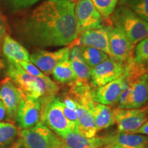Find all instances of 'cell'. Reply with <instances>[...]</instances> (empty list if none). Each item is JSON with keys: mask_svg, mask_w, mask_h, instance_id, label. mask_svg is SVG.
Segmentation results:
<instances>
[{"mask_svg": "<svg viewBox=\"0 0 148 148\" xmlns=\"http://www.w3.org/2000/svg\"><path fill=\"white\" fill-rule=\"evenodd\" d=\"M74 10L71 0H46L18 22L16 32L33 46L69 45L79 35Z\"/></svg>", "mask_w": 148, "mask_h": 148, "instance_id": "obj_1", "label": "cell"}, {"mask_svg": "<svg viewBox=\"0 0 148 148\" xmlns=\"http://www.w3.org/2000/svg\"><path fill=\"white\" fill-rule=\"evenodd\" d=\"M6 73L8 77L25 95L35 99L54 96L59 90L58 85L47 75L45 77L33 76L16 62L8 60Z\"/></svg>", "mask_w": 148, "mask_h": 148, "instance_id": "obj_2", "label": "cell"}, {"mask_svg": "<svg viewBox=\"0 0 148 148\" xmlns=\"http://www.w3.org/2000/svg\"><path fill=\"white\" fill-rule=\"evenodd\" d=\"M111 21L134 45L148 37V22L126 7L119 5L111 15Z\"/></svg>", "mask_w": 148, "mask_h": 148, "instance_id": "obj_3", "label": "cell"}, {"mask_svg": "<svg viewBox=\"0 0 148 148\" xmlns=\"http://www.w3.org/2000/svg\"><path fill=\"white\" fill-rule=\"evenodd\" d=\"M40 122L58 136L68 131L75 130V125L64 116L62 101L56 95L42 99Z\"/></svg>", "mask_w": 148, "mask_h": 148, "instance_id": "obj_4", "label": "cell"}, {"mask_svg": "<svg viewBox=\"0 0 148 148\" xmlns=\"http://www.w3.org/2000/svg\"><path fill=\"white\" fill-rule=\"evenodd\" d=\"M58 136L40 122L32 127L20 130L15 148H53Z\"/></svg>", "mask_w": 148, "mask_h": 148, "instance_id": "obj_5", "label": "cell"}, {"mask_svg": "<svg viewBox=\"0 0 148 148\" xmlns=\"http://www.w3.org/2000/svg\"><path fill=\"white\" fill-rule=\"evenodd\" d=\"M125 62L109 58L91 69L90 84L92 88H99L116 78L123 76Z\"/></svg>", "mask_w": 148, "mask_h": 148, "instance_id": "obj_6", "label": "cell"}, {"mask_svg": "<svg viewBox=\"0 0 148 148\" xmlns=\"http://www.w3.org/2000/svg\"><path fill=\"white\" fill-rule=\"evenodd\" d=\"M74 11L79 34L103 27L102 16L90 0H77Z\"/></svg>", "mask_w": 148, "mask_h": 148, "instance_id": "obj_7", "label": "cell"}, {"mask_svg": "<svg viewBox=\"0 0 148 148\" xmlns=\"http://www.w3.org/2000/svg\"><path fill=\"white\" fill-rule=\"evenodd\" d=\"M130 86L129 97L122 108L136 109L148 103V71L140 75H123Z\"/></svg>", "mask_w": 148, "mask_h": 148, "instance_id": "obj_8", "label": "cell"}, {"mask_svg": "<svg viewBox=\"0 0 148 148\" xmlns=\"http://www.w3.org/2000/svg\"><path fill=\"white\" fill-rule=\"evenodd\" d=\"M147 108L113 110L114 123L120 132L135 133L147 121Z\"/></svg>", "mask_w": 148, "mask_h": 148, "instance_id": "obj_9", "label": "cell"}, {"mask_svg": "<svg viewBox=\"0 0 148 148\" xmlns=\"http://www.w3.org/2000/svg\"><path fill=\"white\" fill-rule=\"evenodd\" d=\"M42 99L25 95L18 107L15 122L21 130L32 127L40 122Z\"/></svg>", "mask_w": 148, "mask_h": 148, "instance_id": "obj_10", "label": "cell"}, {"mask_svg": "<svg viewBox=\"0 0 148 148\" xmlns=\"http://www.w3.org/2000/svg\"><path fill=\"white\" fill-rule=\"evenodd\" d=\"M25 95L9 77L0 83V100L4 105L9 120L15 121L18 107Z\"/></svg>", "mask_w": 148, "mask_h": 148, "instance_id": "obj_11", "label": "cell"}, {"mask_svg": "<svg viewBox=\"0 0 148 148\" xmlns=\"http://www.w3.org/2000/svg\"><path fill=\"white\" fill-rule=\"evenodd\" d=\"M70 49L69 45L53 51L40 49L29 55V61L46 75H50L59 62L69 58Z\"/></svg>", "mask_w": 148, "mask_h": 148, "instance_id": "obj_12", "label": "cell"}, {"mask_svg": "<svg viewBox=\"0 0 148 148\" xmlns=\"http://www.w3.org/2000/svg\"><path fill=\"white\" fill-rule=\"evenodd\" d=\"M110 58L121 62H126L134 57V45L127 37L116 27H112L109 34Z\"/></svg>", "mask_w": 148, "mask_h": 148, "instance_id": "obj_13", "label": "cell"}, {"mask_svg": "<svg viewBox=\"0 0 148 148\" xmlns=\"http://www.w3.org/2000/svg\"><path fill=\"white\" fill-rule=\"evenodd\" d=\"M112 26L90 29L81 33L79 38H76L71 44L79 46H86L99 49L110 57L109 47V34Z\"/></svg>", "mask_w": 148, "mask_h": 148, "instance_id": "obj_14", "label": "cell"}, {"mask_svg": "<svg viewBox=\"0 0 148 148\" xmlns=\"http://www.w3.org/2000/svg\"><path fill=\"white\" fill-rule=\"evenodd\" d=\"M126 85V80L123 75L114 79L94 90V100L107 106L114 105L117 103Z\"/></svg>", "mask_w": 148, "mask_h": 148, "instance_id": "obj_15", "label": "cell"}, {"mask_svg": "<svg viewBox=\"0 0 148 148\" xmlns=\"http://www.w3.org/2000/svg\"><path fill=\"white\" fill-rule=\"evenodd\" d=\"M107 145L115 148H148V136L138 133L119 132L107 136Z\"/></svg>", "mask_w": 148, "mask_h": 148, "instance_id": "obj_16", "label": "cell"}, {"mask_svg": "<svg viewBox=\"0 0 148 148\" xmlns=\"http://www.w3.org/2000/svg\"><path fill=\"white\" fill-rule=\"evenodd\" d=\"M69 60L75 75V82L72 84L77 85L89 84L91 69L86 64L82 58L81 46L71 44Z\"/></svg>", "mask_w": 148, "mask_h": 148, "instance_id": "obj_17", "label": "cell"}, {"mask_svg": "<svg viewBox=\"0 0 148 148\" xmlns=\"http://www.w3.org/2000/svg\"><path fill=\"white\" fill-rule=\"evenodd\" d=\"M60 137L69 148H101L108 144L106 136L88 138L75 131H68Z\"/></svg>", "mask_w": 148, "mask_h": 148, "instance_id": "obj_18", "label": "cell"}, {"mask_svg": "<svg viewBox=\"0 0 148 148\" xmlns=\"http://www.w3.org/2000/svg\"><path fill=\"white\" fill-rule=\"evenodd\" d=\"M75 111L77 117L75 132L86 137L92 138L95 136L98 130L90 110L76 101Z\"/></svg>", "mask_w": 148, "mask_h": 148, "instance_id": "obj_19", "label": "cell"}, {"mask_svg": "<svg viewBox=\"0 0 148 148\" xmlns=\"http://www.w3.org/2000/svg\"><path fill=\"white\" fill-rule=\"evenodd\" d=\"M2 51L3 55L8 61L16 63L23 61H29V54L27 49L8 35H5L3 38Z\"/></svg>", "mask_w": 148, "mask_h": 148, "instance_id": "obj_20", "label": "cell"}, {"mask_svg": "<svg viewBox=\"0 0 148 148\" xmlns=\"http://www.w3.org/2000/svg\"><path fill=\"white\" fill-rule=\"evenodd\" d=\"M98 131L108 128L114 123L113 110L109 106L94 101L88 106Z\"/></svg>", "mask_w": 148, "mask_h": 148, "instance_id": "obj_21", "label": "cell"}, {"mask_svg": "<svg viewBox=\"0 0 148 148\" xmlns=\"http://www.w3.org/2000/svg\"><path fill=\"white\" fill-rule=\"evenodd\" d=\"M51 74L56 82L62 84H71L75 80V75L69 58L59 62L55 66Z\"/></svg>", "mask_w": 148, "mask_h": 148, "instance_id": "obj_22", "label": "cell"}, {"mask_svg": "<svg viewBox=\"0 0 148 148\" xmlns=\"http://www.w3.org/2000/svg\"><path fill=\"white\" fill-rule=\"evenodd\" d=\"M81 53L84 62L90 69L94 68L110 57L99 49L86 46H81Z\"/></svg>", "mask_w": 148, "mask_h": 148, "instance_id": "obj_23", "label": "cell"}, {"mask_svg": "<svg viewBox=\"0 0 148 148\" xmlns=\"http://www.w3.org/2000/svg\"><path fill=\"white\" fill-rule=\"evenodd\" d=\"M19 131L13 123L0 121V147L11 145L18 136Z\"/></svg>", "mask_w": 148, "mask_h": 148, "instance_id": "obj_24", "label": "cell"}, {"mask_svg": "<svg viewBox=\"0 0 148 148\" xmlns=\"http://www.w3.org/2000/svg\"><path fill=\"white\" fill-rule=\"evenodd\" d=\"M119 5L130 9L136 15L148 22V0H120Z\"/></svg>", "mask_w": 148, "mask_h": 148, "instance_id": "obj_25", "label": "cell"}, {"mask_svg": "<svg viewBox=\"0 0 148 148\" xmlns=\"http://www.w3.org/2000/svg\"><path fill=\"white\" fill-rule=\"evenodd\" d=\"M101 16L108 18L115 10L119 0H90Z\"/></svg>", "mask_w": 148, "mask_h": 148, "instance_id": "obj_26", "label": "cell"}, {"mask_svg": "<svg viewBox=\"0 0 148 148\" xmlns=\"http://www.w3.org/2000/svg\"><path fill=\"white\" fill-rule=\"evenodd\" d=\"M135 62L148 66V37L138 42L134 51Z\"/></svg>", "mask_w": 148, "mask_h": 148, "instance_id": "obj_27", "label": "cell"}, {"mask_svg": "<svg viewBox=\"0 0 148 148\" xmlns=\"http://www.w3.org/2000/svg\"><path fill=\"white\" fill-rule=\"evenodd\" d=\"M18 64H19L25 71H27V73L33 75V76L37 77H45L47 76L38 68H37L34 64H32L30 61H23V62H20Z\"/></svg>", "mask_w": 148, "mask_h": 148, "instance_id": "obj_28", "label": "cell"}, {"mask_svg": "<svg viewBox=\"0 0 148 148\" xmlns=\"http://www.w3.org/2000/svg\"><path fill=\"white\" fill-rule=\"evenodd\" d=\"M40 0H7L13 10H21L32 6Z\"/></svg>", "mask_w": 148, "mask_h": 148, "instance_id": "obj_29", "label": "cell"}, {"mask_svg": "<svg viewBox=\"0 0 148 148\" xmlns=\"http://www.w3.org/2000/svg\"><path fill=\"white\" fill-rule=\"evenodd\" d=\"M62 108H63V112L64 114V116H66V118L71 123L75 126H76L77 122V114L76 111L73 109H71L68 108L67 106H65L64 104V103L62 102Z\"/></svg>", "mask_w": 148, "mask_h": 148, "instance_id": "obj_30", "label": "cell"}, {"mask_svg": "<svg viewBox=\"0 0 148 148\" xmlns=\"http://www.w3.org/2000/svg\"><path fill=\"white\" fill-rule=\"evenodd\" d=\"M5 36V25L3 18L0 16V45L3 42Z\"/></svg>", "mask_w": 148, "mask_h": 148, "instance_id": "obj_31", "label": "cell"}, {"mask_svg": "<svg viewBox=\"0 0 148 148\" xmlns=\"http://www.w3.org/2000/svg\"><path fill=\"white\" fill-rule=\"evenodd\" d=\"M135 133H138V134H141L148 136V120L145 123H144L142 125V126L140 128H138Z\"/></svg>", "mask_w": 148, "mask_h": 148, "instance_id": "obj_32", "label": "cell"}, {"mask_svg": "<svg viewBox=\"0 0 148 148\" xmlns=\"http://www.w3.org/2000/svg\"><path fill=\"white\" fill-rule=\"evenodd\" d=\"M53 148H69L66 143L63 141V140L61 138L60 136H58L56 140Z\"/></svg>", "mask_w": 148, "mask_h": 148, "instance_id": "obj_33", "label": "cell"}, {"mask_svg": "<svg viewBox=\"0 0 148 148\" xmlns=\"http://www.w3.org/2000/svg\"><path fill=\"white\" fill-rule=\"evenodd\" d=\"M7 118L6 110L2 101L0 100V121H2Z\"/></svg>", "mask_w": 148, "mask_h": 148, "instance_id": "obj_34", "label": "cell"}, {"mask_svg": "<svg viewBox=\"0 0 148 148\" xmlns=\"http://www.w3.org/2000/svg\"><path fill=\"white\" fill-rule=\"evenodd\" d=\"M107 146H108V145H107ZM108 147H109V146H108ZM110 148H115V147H110Z\"/></svg>", "mask_w": 148, "mask_h": 148, "instance_id": "obj_35", "label": "cell"}]
</instances>
